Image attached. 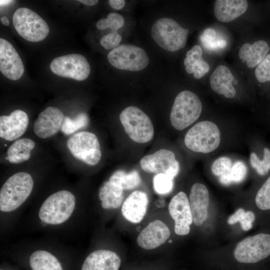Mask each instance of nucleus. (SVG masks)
<instances>
[{"instance_id": "58836bf2", "label": "nucleus", "mask_w": 270, "mask_h": 270, "mask_svg": "<svg viewBox=\"0 0 270 270\" xmlns=\"http://www.w3.org/2000/svg\"><path fill=\"white\" fill-rule=\"evenodd\" d=\"M122 39L117 32H111L101 38L100 44L105 49L112 50L118 46Z\"/></svg>"}, {"instance_id": "39448f33", "label": "nucleus", "mask_w": 270, "mask_h": 270, "mask_svg": "<svg viewBox=\"0 0 270 270\" xmlns=\"http://www.w3.org/2000/svg\"><path fill=\"white\" fill-rule=\"evenodd\" d=\"M202 110V104L196 94L186 90L176 97L170 114L172 126L181 130L196 120Z\"/></svg>"}, {"instance_id": "6e6552de", "label": "nucleus", "mask_w": 270, "mask_h": 270, "mask_svg": "<svg viewBox=\"0 0 270 270\" xmlns=\"http://www.w3.org/2000/svg\"><path fill=\"white\" fill-rule=\"evenodd\" d=\"M12 22L18 33L29 42L42 40L49 33V27L44 20L26 8H20L15 11L12 16Z\"/></svg>"}, {"instance_id": "5701e85b", "label": "nucleus", "mask_w": 270, "mask_h": 270, "mask_svg": "<svg viewBox=\"0 0 270 270\" xmlns=\"http://www.w3.org/2000/svg\"><path fill=\"white\" fill-rule=\"evenodd\" d=\"M256 219V216L253 210L240 206L228 216L226 221L224 220L222 226L230 228L231 230L238 232H246L252 228Z\"/></svg>"}, {"instance_id": "dca6fc26", "label": "nucleus", "mask_w": 270, "mask_h": 270, "mask_svg": "<svg viewBox=\"0 0 270 270\" xmlns=\"http://www.w3.org/2000/svg\"><path fill=\"white\" fill-rule=\"evenodd\" d=\"M168 226L159 220L150 222L137 237L138 244L147 250L154 249L164 244L170 236Z\"/></svg>"}, {"instance_id": "6ab92c4d", "label": "nucleus", "mask_w": 270, "mask_h": 270, "mask_svg": "<svg viewBox=\"0 0 270 270\" xmlns=\"http://www.w3.org/2000/svg\"><path fill=\"white\" fill-rule=\"evenodd\" d=\"M148 204L147 194L142 190H135L123 202L121 208L122 215L130 222L139 223L146 215Z\"/></svg>"}, {"instance_id": "a878e982", "label": "nucleus", "mask_w": 270, "mask_h": 270, "mask_svg": "<svg viewBox=\"0 0 270 270\" xmlns=\"http://www.w3.org/2000/svg\"><path fill=\"white\" fill-rule=\"evenodd\" d=\"M186 72L194 74L196 78H202L210 70L208 64L202 58V50L199 45L194 46L186 54L184 61Z\"/></svg>"}, {"instance_id": "2eb2a0df", "label": "nucleus", "mask_w": 270, "mask_h": 270, "mask_svg": "<svg viewBox=\"0 0 270 270\" xmlns=\"http://www.w3.org/2000/svg\"><path fill=\"white\" fill-rule=\"evenodd\" d=\"M0 70L12 80L20 79L24 70L22 60L14 46L2 38H0Z\"/></svg>"}, {"instance_id": "0eeeda50", "label": "nucleus", "mask_w": 270, "mask_h": 270, "mask_svg": "<svg viewBox=\"0 0 270 270\" xmlns=\"http://www.w3.org/2000/svg\"><path fill=\"white\" fill-rule=\"evenodd\" d=\"M220 131L217 126L210 121H202L191 128L186 134L184 142L190 150L204 154L213 152L219 146Z\"/></svg>"}, {"instance_id": "9b49d317", "label": "nucleus", "mask_w": 270, "mask_h": 270, "mask_svg": "<svg viewBox=\"0 0 270 270\" xmlns=\"http://www.w3.org/2000/svg\"><path fill=\"white\" fill-rule=\"evenodd\" d=\"M66 145L74 158L88 165H96L100 160V144L98 138L93 133L77 132L68 138Z\"/></svg>"}, {"instance_id": "f8f14e48", "label": "nucleus", "mask_w": 270, "mask_h": 270, "mask_svg": "<svg viewBox=\"0 0 270 270\" xmlns=\"http://www.w3.org/2000/svg\"><path fill=\"white\" fill-rule=\"evenodd\" d=\"M50 68L58 76L79 81L86 79L90 72V65L86 58L78 54L54 58L50 64Z\"/></svg>"}, {"instance_id": "72a5a7b5", "label": "nucleus", "mask_w": 270, "mask_h": 270, "mask_svg": "<svg viewBox=\"0 0 270 270\" xmlns=\"http://www.w3.org/2000/svg\"><path fill=\"white\" fill-rule=\"evenodd\" d=\"M264 158L260 160L256 154L253 152L250 154V162L252 166L260 176L266 175L270 170V150L265 147L264 149Z\"/></svg>"}, {"instance_id": "4c0bfd02", "label": "nucleus", "mask_w": 270, "mask_h": 270, "mask_svg": "<svg viewBox=\"0 0 270 270\" xmlns=\"http://www.w3.org/2000/svg\"><path fill=\"white\" fill-rule=\"evenodd\" d=\"M255 76L260 82L270 81V54L258 65L255 70Z\"/></svg>"}, {"instance_id": "7c9ffc66", "label": "nucleus", "mask_w": 270, "mask_h": 270, "mask_svg": "<svg viewBox=\"0 0 270 270\" xmlns=\"http://www.w3.org/2000/svg\"><path fill=\"white\" fill-rule=\"evenodd\" d=\"M247 172L248 168L245 164L238 160L232 165L228 174L218 180L221 184L226 186L240 183L244 180Z\"/></svg>"}, {"instance_id": "cd10ccee", "label": "nucleus", "mask_w": 270, "mask_h": 270, "mask_svg": "<svg viewBox=\"0 0 270 270\" xmlns=\"http://www.w3.org/2000/svg\"><path fill=\"white\" fill-rule=\"evenodd\" d=\"M29 262L32 270H63L58 258L44 250L32 252L30 257Z\"/></svg>"}, {"instance_id": "a211bd4d", "label": "nucleus", "mask_w": 270, "mask_h": 270, "mask_svg": "<svg viewBox=\"0 0 270 270\" xmlns=\"http://www.w3.org/2000/svg\"><path fill=\"white\" fill-rule=\"evenodd\" d=\"M28 124V116L22 110H14L8 116H1L0 136L8 141L18 138L24 133Z\"/></svg>"}, {"instance_id": "f704fd0d", "label": "nucleus", "mask_w": 270, "mask_h": 270, "mask_svg": "<svg viewBox=\"0 0 270 270\" xmlns=\"http://www.w3.org/2000/svg\"><path fill=\"white\" fill-rule=\"evenodd\" d=\"M124 23V18L115 12L109 14L106 18L100 20L96 23V28L100 30L110 28L112 32L117 30L123 26Z\"/></svg>"}, {"instance_id": "423d86ee", "label": "nucleus", "mask_w": 270, "mask_h": 270, "mask_svg": "<svg viewBox=\"0 0 270 270\" xmlns=\"http://www.w3.org/2000/svg\"><path fill=\"white\" fill-rule=\"evenodd\" d=\"M188 30L184 28L174 20L163 18L154 23L151 35L156 43L168 52H175L184 47Z\"/></svg>"}, {"instance_id": "9d476101", "label": "nucleus", "mask_w": 270, "mask_h": 270, "mask_svg": "<svg viewBox=\"0 0 270 270\" xmlns=\"http://www.w3.org/2000/svg\"><path fill=\"white\" fill-rule=\"evenodd\" d=\"M114 68L130 71H140L148 65V57L144 49L132 44H121L111 50L107 56Z\"/></svg>"}, {"instance_id": "f3484780", "label": "nucleus", "mask_w": 270, "mask_h": 270, "mask_svg": "<svg viewBox=\"0 0 270 270\" xmlns=\"http://www.w3.org/2000/svg\"><path fill=\"white\" fill-rule=\"evenodd\" d=\"M64 114L58 108L48 106L38 114L34 130L39 138H46L56 134L61 128Z\"/></svg>"}, {"instance_id": "ea45409f", "label": "nucleus", "mask_w": 270, "mask_h": 270, "mask_svg": "<svg viewBox=\"0 0 270 270\" xmlns=\"http://www.w3.org/2000/svg\"><path fill=\"white\" fill-rule=\"evenodd\" d=\"M108 3L112 8L119 10L124 8L125 1L124 0H110Z\"/></svg>"}, {"instance_id": "ddd939ff", "label": "nucleus", "mask_w": 270, "mask_h": 270, "mask_svg": "<svg viewBox=\"0 0 270 270\" xmlns=\"http://www.w3.org/2000/svg\"><path fill=\"white\" fill-rule=\"evenodd\" d=\"M140 162L142 168L148 173H164L173 179L180 170L179 162L176 159L174 154L166 149H161L144 156Z\"/></svg>"}, {"instance_id": "412c9836", "label": "nucleus", "mask_w": 270, "mask_h": 270, "mask_svg": "<svg viewBox=\"0 0 270 270\" xmlns=\"http://www.w3.org/2000/svg\"><path fill=\"white\" fill-rule=\"evenodd\" d=\"M248 7L246 0H217L214 4V14L218 20L228 22L244 14Z\"/></svg>"}, {"instance_id": "b1692460", "label": "nucleus", "mask_w": 270, "mask_h": 270, "mask_svg": "<svg viewBox=\"0 0 270 270\" xmlns=\"http://www.w3.org/2000/svg\"><path fill=\"white\" fill-rule=\"evenodd\" d=\"M269 50L268 43L264 40H258L252 44L245 43L239 50V57L249 68H253L262 61Z\"/></svg>"}, {"instance_id": "1a4fd4ad", "label": "nucleus", "mask_w": 270, "mask_h": 270, "mask_svg": "<svg viewBox=\"0 0 270 270\" xmlns=\"http://www.w3.org/2000/svg\"><path fill=\"white\" fill-rule=\"evenodd\" d=\"M120 120L126 132L133 141L146 143L152 138L154 128L152 121L138 108L134 106L126 108L121 112Z\"/></svg>"}, {"instance_id": "79ce46f5", "label": "nucleus", "mask_w": 270, "mask_h": 270, "mask_svg": "<svg viewBox=\"0 0 270 270\" xmlns=\"http://www.w3.org/2000/svg\"><path fill=\"white\" fill-rule=\"evenodd\" d=\"M14 1L13 0H0V6H6L8 4H10L12 3Z\"/></svg>"}, {"instance_id": "20e7f679", "label": "nucleus", "mask_w": 270, "mask_h": 270, "mask_svg": "<svg viewBox=\"0 0 270 270\" xmlns=\"http://www.w3.org/2000/svg\"><path fill=\"white\" fill-rule=\"evenodd\" d=\"M76 198L70 192L62 190L50 196L42 204L38 212L42 222L52 225L64 223L74 210Z\"/></svg>"}, {"instance_id": "473e14b6", "label": "nucleus", "mask_w": 270, "mask_h": 270, "mask_svg": "<svg viewBox=\"0 0 270 270\" xmlns=\"http://www.w3.org/2000/svg\"><path fill=\"white\" fill-rule=\"evenodd\" d=\"M254 204L261 211L270 210V176L257 192Z\"/></svg>"}, {"instance_id": "37998d69", "label": "nucleus", "mask_w": 270, "mask_h": 270, "mask_svg": "<svg viewBox=\"0 0 270 270\" xmlns=\"http://www.w3.org/2000/svg\"><path fill=\"white\" fill-rule=\"evenodd\" d=\"M0 21L4 26H8L10 24L9 20L6 16H2Z\"/></svg>"}, {"instance_id": "aec40b11", "label": "nucleus", "mask_w": 270, "mask_h": 270, "mask_svg": "<svg viewBox=\"0 0 270 270\" xmlns=\"http://www.w3.org/2000/svg\"><path fill=\"white\" fill-rule=\"evenodd\" d=\"M122 264L120 256L108 250H98L89 254L81 270H119Z\"/></svg>"}, {"instance_id": "393cba45", "label": "nucleus", "mask_w": 270, "mask_h": 270, "mask_svg": "<svg viewBox=\"0 0 270 270\" xmlns=\"http://www.w3.org/2000/svg\"><path fill=\"white\" fill-rule=\"evenodd\" d=\"M124 190L116 184L110 180L104 183L100 188L98 196L102 206L106 210L116 209L122 204Z\"/></svg>"}, {"instance_id": "4be33fe9", "label": "nucleus", "mask_w": 270, "mask_h": 270, "mask_svg": "<svg viewBox=\"0 0 270 270\" xmlns=\"http://www.w3.org/2000/svg\"><path fill=\"white\" fill-rule=\"evenodd\" d=\"M234 76L230 69L225 66H219L210 76L211 88L219 94H223L227 98H232L236 94L232 84Z\"/></svg>"}, {"instance_id": "e433bc0d", "label": "nucleus", "mask_w": 270, "mask_h": 270, "mask_svg": "<svg viewBox=\"0 0 270 270\" xmlns=\"http://www.w3.org/2000/svg\"><path fill=\"white\" fill-rule=\"evenodd\" d=\"M232 166V162L229 158L222 156L213 162L211 166V171L219 180L228 174Z\"/></svg>"}, {"instance_id": "4468645a", "label": "nucleus", "mask_w": 270, "mask_h": 270, "mask_svg": "<svg viewBox=\"0 0 270 270\" xmlns=\"http://www.w3.org/2000/svg\"><path fill=\"white\" fill-rule=\"evenodd\" d=\"M168 212L174 222V232L176 235H188L193 224L192 216L188 196L184 192H180L170 200Z\"/></svg>"}, {"instance_id": "2f4dec72", "label": "nucleus", "mask_w": 270, "mask_h": 270, "mask_svg": "<svg viewBox=\"0 0 270 270\" xmlns=\"http://www.w3.org/2000/svg\"><path fill=\"white\" fill-rule=\"evenodd\" d=\"M216 32L212 28L205 29L200 36V40L204 46L210 50L224 48L227 44L224 40H216Z\"/></svg>"}, {"instance_id": "c9c22d12", "label": "nucleus", "mask_w": 270, "mask_h": 270, "mask_svg": "<svg viewBox=\"0 0 270 270\" xmlns=\"http://www.w3.org/2000/svg\"><path fill=\"white\" fill-rule=\"evenodd\" d=\"M173 180L164 173L156 174L153 178L154 188L155 191L160 194L170 192L173 188Z\"/></svg>"}, {"instance_id": "bb28decb", "label": "nucleus", "mask_w": 270, "mask_h": 270, "mask_svg": "<svg viewBox=\"0 0 270 270\" xmlns=\"http://www.w3.org/2000/svg\"><path fill=\"white\" fill-rule=\"evenodd\" d=\"M34 146V142L30 139H18L9 146L6 159L12 164H20L26 161L30 158V152Z\"/></svg>"}, {"instance_id": "f257e3e1", "label": "nucleus", "mask_w": 270, "mask_h": 270, "mask_svg": "<svg viewBox=\"0 0 270 270\" xmlns=\"http://www.w3.org/2000/svg\"><path fill=\"white\" fill-rule=\"evenodd\" d=\"M270 256V234L247 236L222 248L208 249L202 255L206 270H256Z\"/></svg>"}, {"instance_id": "c03bdc74", "label": "nucleus", "mask_w": 270, "mask_h": 270, "mask_svg": "<svg viewBox=\"0 0 270 270\" xmlns=\"http://www.w3.org/2000/svg\"><path fill=\"white\" fill-rule=\"evenodd\" d=\"M0 270H2V269H0Z\"/></svg>"}, {"instance_id": "7ed1b4c3", "label": "nucleus", "mask_w": 270, "mask_h": 270, "mask_svg": "<svg viewBox=\"0 0 270 270\" xmlns=\"http://www.w3.org/2000/svg\"><path fill=\"white\" fill-rule=\"evenodd\" d=\"M34 186L30 174L17 172L4 183L0 191V210L10 212L19 208L28 198Z\"/></svg>"}, {"instance_id": "a19ab883", "label": "nucleus", "mask_w": 270, "mask_h": 270, "mask_svg": "<svg viewBox=\"0 0 270 270\" xmlns=\"http://www.w3.org/2000/svg\"><path fill=\"white\" fill-rule=\"evenodd\" d=\"M78 1L88 6H94L98 2V0H78Z\"/></svg>"}, {"instance_id": "f03ea898", "label": "nucleus", "mask_w": 270, "mask_h": 270, "mask_svg": "<svg viewBox=\"0 0 270 270\" xmlns=\"http://www.w3.org/2000/svg\"><path fill=\"white\" fill-rule=\"evenodd\" d=\"M192 216L193 224L203 230L207 244L214 242L218 230L222 228V220L214 206L207 187L200 182L191 187L188 197Z\"/></svg>"}, {"instance_id": "c85d7f7f", "label": "nucleus", "mask_w": 270, "mask_h": 270, "mask_svg": "<svg viewBox=\"0 0 270 270\" xmlns=\"http://www.w3.org/2000/svg\"><path fill=\"white\" fill-rule=\"evenodd\" d=\"M109 180L116 184L124 190H131L140 184L141 178L139 173L136 170L128 172L118 170L114 172Z\"/></svg>"}, {"instance_id": "c756f323", "label": "nucleus", "mask_w": 270, "mask_h": 270, "mask_svg": "<svg viewBox=\"0 0 270 270\" xmlns=\"http://www.w3.org/2000/svg\"><path fill=\"white\" fill-rule=\"evenodd\" d=\"M89 122L88 115L84 112L78 114L74 118L64 116L60 128L66 135L71 134L78 130L86 127Z\"/></svg>"}]
</instances>
